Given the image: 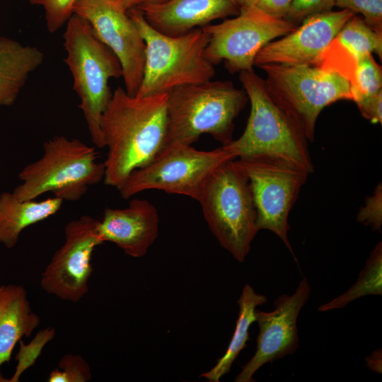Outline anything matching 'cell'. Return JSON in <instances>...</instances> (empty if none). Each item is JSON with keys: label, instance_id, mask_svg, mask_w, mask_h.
I'll return each mask as SVG.
<instances>
[{"label": "cell", "instance_id": "cell-1", "mask_svg": "<svg viewBox=\"0 0 382 382\" xmlns=\"http://www.w3.org/2000/svg\"><path fill=\"white\" fill-rule=\"evenodd\" d=\"M168 93L129 95L118 86L100 120L108 154L105 185L118 189L132 171L151 163L162 150L167 133Z\"/></svg>", "mask_w": 382, "mask_h": 382}, {"label": "cell", "instance_id": "cell-2", "mask_svg": "<svg viewBox=\"0 0 382 382\" xmlns=\"http://www.w3.org/2000/svg\"><path fill=\"white\" fill-rule=\"evenodd\" d=\"M247 100L245 91L229 81L212 79L172 90L168 95L167 133L160 153L175 145H192L204 134L222 145L228 144L233 139L234 120Z\"/></svg>", "mask_w": 382, "mask_h": 382}, {"label": "cell", "instance_id": "cell-3", "mask_svg": "<svg viewBox=\"0 0 382 382\" xmlns=\"http://www.w3.org/2000/svg\"><path fill=\"white\" fill-rule=\"evenodd\" d=\"M127 12L146 45L143 78L136 96L168 93L180 86L212 79L215 68L204 55L209 35L202 28L170 36L154 28L139 8Z\"/></svg>", "mask_w": 382, "mask_h": 382}, {"label": "cell", "instance_id": "cell-4", "mask_svg": "<svg viewBox=\"0 0 382 382\" xmlns=\"http://www.w3.org/2000/svg\"><path fill=\"white\" fill-rule=\"evenodd\" d=\"M63 37L66 52L64 62L73 76L74 90L80 98L79 108L93 143L96 147L104 148L100 120L112 94L109 80L122 77L120 63L96 37L90 24L76 14L66 22Z\"/></svg>", "mask_w": 382, "mask_h": 382}, {"label": "cell", "instance_id": "cell-5", "mask_svg": "<svg viewBox=\"0 0 382 382\" xmlns=\"http://www.w3.org/2000/svg\"><path fill=\"white\" fill-rule=\"evenodd\" d=\"M239 79L250 100V112L241 136L224 145L236 158L274 155L295 162L312 173L308 140L299 125L271 96L265 81L254 70L240 72Z\"/></svg>", "mask_w": 382, "mask_h": 382}, {"label": "cell", "instance_id": "cell-6", "mask_svg": "<svg viewBox=\"0 0 382 382\" xmlns=\"http://www.w3.org/2000/svg\"><path fill=\"white\" fill-rule=\"evenodd\" d=\"M43 149L42 156L18 175L22 183L13 193L19 200L52 192L63 201H76L104 178L105 165L98 161L95 147L78 139L55 136L45 142Z\"/></svg>", "mask_w": 382, "mask_h": 382}, {"label": "cell", "instance_id": "cell-7", "mask_svg": "<svg viewBox=\"0 0 382 382\" xmlns=\"http://www.w3.org/2000/svg\"><path fill=\"white\" fill-rule=\"evenodd\" d=\"M198 202L220 245L243 262L258 229L249 182L235 159L224 163L211 174Z\"/></svg>", "mask_w": 382, "mask_h": 382}, {"label": "cell", "instance_id": "cell-8", "mask_svg": "<svg viewBox=\"0 0 382 382\" xmlns=\"http://www.w3.org/2000/svg\"><path fill=\"white\" fill-rule=\"evenodd\" d=\"M267 88L283 110L313 141L316 121L328 105L352 100L348 81L336 72L317 66L265 64Z\"/></svg>", "mask_w": 382, "mask_h": 382}, {"label": "cell", "instance_id": "cell-9", "mask_svg": "<svg viewBox=\"0 0 382 382\" xmlns=\"http://www.w3.org/2000/svg\"><path fill=\"white\" fill-rule=\"evenodd\" d=\"M248 178L256 210V226L275 233L294 256L288 238V217L301 188L311 173L302 166L274 155L238 158Z\"/></svg>", "mask_w": 382, "mask_h": 382}, {"label": "cell", "instance_id": "cell-10", "mask_svg": "<svg viewBox=\"0 0 382 382\" xmlns=\"http://www.w3.org/2000/svg\"><path fill=\"white\" fill-rule=\"evenodd\" d=\"M236 158L226 145L212 151L175 145L132 171L117 190L123 199L144 190H158L198 201L211 174L224 163Z\"/></svg>", "mask_w": 382, "mask_h": 382}, {"label": "cell", "instance_id": "cell-11", "mask_svg": "<svg viewBox=\"0 0 382 382\" xmlns=\"http://www.w3.org/2000/svg\"><path fill=\"white\" fill-rule=\"evenodd\" d=\"M296 26L284 18H273L256 6L241 8L234 18L202 28L209 35L204 55L214 65L224 61L231 73L253 70L258 52Z\"/></svg>", "mask_w": 382, "mask_h": 382}, {"label": "cell", "instance_id": "cell-12", "mask_svg": "<svg viewBox=\"0 0 382 382\" xmlns=\"http://www.w3.org/2000/svg\"><path fill=\"white\" fill-rule=\"evenodd\" d=\"M103 243L99 220L84 215L69 221L65 226L63 245L42 273V289L62 300L79 301L88 291L92 254Z\"/></svg>", "mask_w": 382, "mask_h": 382}, {"label": "cell", "instance_id": "cell-13", "mask_svg": "<svg viewBox=\"0 0 382 382\" xmlns=\"http://www.w3.org/2000/svg\"><path fill=\"white\" fill-rule=\"evenodd\" d=\"M74 14L86 20L96 37L117 57L125 89L136 96L143 78L146 45L128 12L116 0H78Z\"/></svg>", "mask_w": 382, "mask_h": 382}, {"label": "cell", "instance_id": "cell-14", "mask_svg": "<svg viewBox=\"0 0 382 382\" xmlns=\"http://www.w3.org/2000/svg\"><path fill=\"white\" fill-rule=\"evenodd\" d=\"M311 291L308 279L303 277L291 295L282 294L274 301L272 311H255L259 328L256 350L235 382L254 381L253 375L264 364L296 351L299 347L297 319Z\"/></svg>", "mask_w": 382, "mask_h": 382}, {"label": "cell", "instance_id": "cell-15", "mask_svg": "<svg viewBox=\"0 0 382 382\" xmlns=\"http://www.w3.org/2000/svg\"><path fill=\"white\" fill-rule=\"evenodd\" d=\"M354 15L341 9L307 17L283 37L265 45L257 54L254 66H317L325 50Z\"/></svg>", "mask_w": 382, "mask_h": 382}, {"label": "cell", "instance_id": "cell-16", "mask_svg": "<svg viewBox=\"0 0 382 382\" xmlns=\"http://www.w3.org/2000/svg\"><path fill=\"white\" fill-rule=\"evenodd\" d=\"M157 209L148 200L135 199L122 209H105L99 220L104 242H112L133 257L144 256L158 234Z\"/></svg>", "mask_w": 382, "mask_h": 382}, {"label": "cell", "instance_id": "cell-17", "mask_svg": "<svg viewBox=\"0 0 382 382\" xmlns=\"http://www.w3.org/2000/svg\"><path fill=\"white\" fill-rule=\"evenodd\" d=\"M137 8L154 28L170 36L237 15L241 8L236 0H166Z\"/></svg>", "mask_w": 382, "mask_h": 382}, {"label": "cell", "instance_id": "cell-18", "mask_svg": "<svg viewBox=\"0 0 382 382\" xmlns=\"http://www.w3.org/2000/svg\"><path fill=\"white\" fill-rule=\"evenodd\" d=\"M40 322L22 285L0 286V382H8L3 376L1 366L10 361L18 341L23 337H30Z\"/></svg>", "mask_w": 382, "mask_h": 382}, {"label": "cell", "instance_id": "cell-19", "mask_svg": "<svg viewBox=\"0 0 382 382\" xmlns=\"http://www.w3.org/2000/svg\"><path fill=\"white\" fill-rule=\"evenodd\" d=\"M44 58L37 47L0 36V107L15 103L30 74L41 66Z\"/></svg>", "mask_w": 382, "mask_h": 382}, {"label": "cell", "instance_id": "cell-20", "mask_svg": "<svg viewBox=\"0 0 382 382\" xmlns=\"http://www.w3.org/2000/svg\"><path fill=\"white\" fill-rule=\"evenodd\" d=\"M63 199L54 196L40 201L19 200L13 192L0 195V243L12 248L27 227L57 213Z\"/></svg>", "mask_w": 382, "mask_h": 382}, {"label": "cell", "instance_id": "cell-21", "mask_svg": "<svg viewBox=\"0 0 382 382\" xmlns=\"http://www.w3.org/2000/svg\"><path fill=\"white\" fill-rule=\"evenodd\" d=\"M267 301L265 296L257 294L249 284H245L237 301L239 307L238 317L226 352L213 368L202 374L200 377L209 382H218L222 376L230 372L233 363L249 340V328L256 320V307Z\"/></svg>", "mask_w": 382, "mask_h": 382}, {"label": "cell", "instance_id": "cell-22", "mask_svg": "<svg viewBox=\"0 0 382 382\" xmlns=\"http://www.w3.org/2000/svg\"><path fill=\"white\" fill-rule=\"evenodd\" d=\"M382 243H378L360 272L357 282L344 294L320 306L318 311L342 308L349 303L367 295L382 294Z\"/></svg>", "mask_w": 382, "mask_h": 382}, {"label": "cell", "instance_id": "cell-23", "mask_svg": "<svg viewBox=\"0 0 382 382\" xmlns=\"http://www.w3.org/2000/svg\"><path fill=\"white\" fill-rule=\"evenodd\" d=\"M334 40L357 56L376 53L381 59L382 33L371 28L359 16L348 20Z\"/></svg>", "mask_w": 382, "mask_h": 382}, {"label": "cell", "instance_id": "cell-24", "mask_svg": "<svg viewBox=\"0 0 382 382\" xmlns=\"http://www.w3.org/2000/svg\"><path fill=\"white\" fill-rule=\"evenodd\" d=\"M352 100L376 94L382 91V71L371 53L359 59L353 78L349 82Z\"/></svg>", "mask_w": 382, "mask_h": 382}, {"label": "cell", "instance_id": "cell-25", "mask_svg": "<svg viewBox=\"0 0 382 382\" xmlns=\"http://www.w3.org/2000/svg\"><path fill=\"white\" fill-rule=\"evenodd\" d=\"M92 374L88 362L76 354L63 356L58 367L49 376V382H86L91 379Z\"/></svg>", "mask_w": 382, "mask_h": 382}, {"label": "cell", "instance_id": "cell-26", "mask_svg": "<svg viewBox=\"0 0 382 382\" xmlns=\"http://www.w3.org/2000/svg\"><path fill=\"white\" fill-rule=\"evenodd\" d=\"M32 5L43 7L47 30L55 33L74 14V6L78 0H29Z\"/></svg>", "mask_w": 382, "mask_h": 382}, {"label": "cell", "instance_id": "cell-27", "mask_svg": "<svg viewBox=\"0 0 382 382\" xmlns=\"http://www.w3.org/2000/svg\"><path fill=\"white\" fill-rule=\"evenodd\" d=\"M335 6L361 14L371 28L382 33V0H335Z\"/></svg>", "mask_w": 382, "mask_h": 382}, {"label": "cell", "instance_id": "cell-28", "mask_svg": "<svg viewBox=\"0 0 382 382\" xmlns=\"http://www.w3.org/2000/svg\"><path fill=\"white\" fill-rule=\"evenodd\" d=\"M335 4V0H292L284 19L297 25L308 16L332 11Z\"/></svg>", "mask_w": 382, "mask_h": 382}, {"label": "cell", "instance_id": "cell-29", "mask_svg": "<svg viewBox=\"0 0 382 382\" xmlns=\"http://www.w3.org/2000/svg\"><path fill=\"white\" fill-rule=\"evenodd\" d=\"M357 221L370 226L374 231H381L382 224V190L381 184L374 193L367 198L366 205L358 214Z\"/></svg>", "mask_w": 382, "mask_h": 382}, {"label": "cell", "instance_id": "cell-30", "mask_svg": "<svg viewBox=\"0 0 382 382\" xmlns=\"http://www.w3.org/2000/svg\"><path fill=\"white\" fill-rule=\"evenodd\" d=\"M355 103L364 117L372 123H381L382 91L373 96L359 98Z\"/></svg>", "mask_w": 382, "mask_h": 382}, {"label": "cell", "instance_id": "cell-31", "mask_svg": "<svg viewBox=\"0 0 382 382\" xmlns=\"http://www.w3.org/2000/svg\"><path fill=\"white\" fill-rule=\"evenodd\" d=\"M292 0H261L256 6L266 14L276 18H285Z\"/></svg>", "mask_w": 382, "mask_h": 382}, {"label": "cell", "instance_id": "cell-32", "mask_svg": "<svg viewBox=\"0 0 382 382\" xmlns=\"http://www.w3.org/2000/svg\"><path fill=\"white\" fill-rule=\"evenodd\" d=\"M367 367L371 371L381 374L382 368V352L381 349H377L371 352L365 359Z\"/></svg>", "mask_w": 382, "mask_h": 382}, {"label": "cell", "instance_id": "cell-33", "mask_svg": "<svg viewBox=\"0 0 382 382\" xmlns=\"http://www.w3.org/2000/svg\"><path fill=\"white\" fill-rule=\"evenodd\" d=\"M166 0H116L118 4L126 11L144 4L163 2Z\"/></svg>", "mask_w": 382, "mask_h": 382}, {"label": "cell", "instance_id": "cell-34", "mask_svg": "<svg viewBox=\"0 0 382 382\" xmlns=\"http://www.w3.org/2000/svg\"><path fill=\"white\" fill-rule=\"evenodd\" d=\"M240 8L256 6L261 0H236Z\"/></svg>", "mask_w": 382, "mask_h": 382}]
</instances>
